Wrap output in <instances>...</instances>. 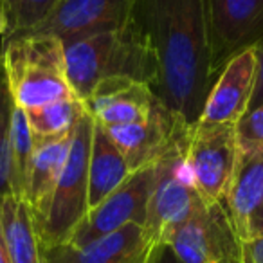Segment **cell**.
Segmentation results:
<instances>
[{"instance_id":"cell-8","label":"cell","mask_w":263,"mask_h":263,"mask_svg":"<svg viewBox=\"0 0 263 263\" xmlns=\"http://www.w3.org/2000/svg\"><path fill=\"white\" fill-rule=\"evenodd\" d=\"M209 69L216 80L245 49L263 44V0H204Z\"/></svg>"},{"instance_id":"cell-26","label":"cell","mask_w":263,"mask_h":263,"mask_svg":"<svg viewBox=\"0 0 263 263\" xmlns=\"http://www.w3.org/2000/svg\"><path fill=\"white\" fill-rule=\"evenodd\" d=\"M243 263H263V236L243 245Z\"/></svg>"},{"instance_id":"cell-12","label":"cell","mask_w":263,"mask_h":263,"mask_svg":"<svg viewBox=\"0 0 263 263\" xmlns=\"http://www.w3.org/2000/svg\"><path fill=\"white\" fill-rule=\"evenodd\" d=\"M132 4L134 0H62L40 26L24 34H47L67 44L121 29L130 22Z\"/></svg>"},{"instance_id":"cell-4","label":"cell","mask_w":263,"mask_h":263,"mask_svg":"<svg viewBox=\"0 0 263 263\" xmlns=\"http://www.w3.org/2000/svg\"><path fill=\"white\" fill-rule=\"evenodd\" d=\"M94 119L85 114L72 130L67 155L44 218L36 223L42 247L67 243L88 213V157Z\"/></svg>"},{"instance_id":"cell-20","label":"cell","mask_w":263,"mask_h":263,"mask_svg":"<svg viewBox=\"0 0 263 263\" xmlns=\"http://www.w3.org/2000/svg\"><path fill=\"white\" fill-rule=\"evenodd\" d=\"M13 110H15V101L9 90L4 63L0 58V204L8 198H16L11 168Z\"/></svg>"},{"instance_id":"cell-16","label":"cell","mask_w":263,"mask_h":263,"mask_svg":"<svg viewBox=\"0 0 263 263\" xmlns=\"http://www.w3.org/2000/svg\"><path fill=\"white\" fill-rule=\"evenodd\" d=\"M70 141H72V132L60 137L36 139L22 195V200L31 208L36 223L44 218L47 211L52 191L69 155Z\"/></svg>"},{"instance_id":"cell-25","label":"cell","mask_w":263,"mask_h":263,"mask_svg":"<svg viewBox=\"0 0 263 263\" xmlns=\"http://www.w3.org/2000/svg\"><path fill=\"white\" fill-rule=\"evenodd\" d=\"M261 103H263V44L258 45V72H256L254 92H252V99L249 103V110L256 108Z\"/></svg>"},{"instance_id":"cell-23","label":"cell","mask_w":263,"mask_h":263,"mask_svg":"<svg viewBox=\"0 0 263 263\" xmlns=\"http://www.w3.org/2000/svg\"><path fill=\"white\" fill-rule=\"evenodd\" d=\"M236 136L238 143L263 146V103L241 117V121L236 124Z\"/></svg>"},{"instance_id":"cell-13","label":"cell","mask_w":263,"mask_h":263,"mask_svg":"<svg viewBox=\"0 0 263 263\" xmlns=\"http://www.w3.org/2000/svg\"><path fill=\"white\" fill-rule=\"evenodd\" d=\"M258 72V47L236 54L216 76L197 123L238 124L247 114Z\"/></svg>"},{"instance_id":"cell-22","label":"cell","mask_w":263,"mask_h":263,"mask_svg":"<svg viewBox=\"0 0 263 263\" xmlns=\"http://www.w3.org/2000/svg\"><path fill=\"white\" fill-rule=\"evenodd\" d=\"M60 2L62 0H0V9L8 20L6 40L38 27Z\"/></svg>"},{"instance_id":"cell-11","label":"cell","mask_w":263,"mask_h":263,"mask_svg":"<svg viewBox=\"0 0 263 263\" xmlns=\"http://www.w3.org/2000/svg\"><path fill=\"white\" fill-rule=\"evenodd\" d=\"M190 128L161 103L146 121L108 126L106 132L134 173L141 168L157 164L173 146L186 139Z\"/></svg>"},{"instance_id":"cell-21","label":"cell","mask_w":263,"mask_h":263,"mask_svg":"<svg viewBox=\"0 0 263 263\" xmlns=\"http://www.w3.org/2000/svg\"><path fill=\"white\" fill-rule=\"evenodd\" d=\"M36 137L27 121V114L22 106L15 105L13 110V124H11V168H13V186H15V197L22 200L24 187H26L27 170L31 164Z\"/></svg>"},{"instance_id":"cell-28","label":"cell","mask_w":263,"mask_h":263,"mask_svg":"<svg viewBox=\"0 0 263 263\" xmlns=\"http://www.w3.org/2000/svg\"><path fill=\"white\" fill-rule=\"evenodd\" d=\"M6 34H8V20H6V15L0 9V40H6Z\"/></svg>"},{"instance_id":"cell-1","label":"cell","mask_w":263,"mask_h":263,"mask_svg":"<svg viewBox=\"0 0 263 263\" xmlns=\"http://www.w3.org/2000/svg\"><path fill=\"white\" fill-rule=\"evenodd\" d=\"M130 24L157 58L155 96L187 126L197 124L215 83L204 0H134Z\"/></svg>"},{"instance_id":"cell-3","label":"cell","mask_w":263,"mask_h":263,"mask_svg":"<svg viewBox=\"0 0 263 263\" xmlns=\"http://www.w3.org/2000/svg\"><path fill=\"white\" fill-rule=\"evenodd\" d=\"M6 76L15 105L24 110L76 96L70 88L63 44L47 34H22L4 42Z\"/></svg>"},{"instance_id":"cell-19","label":"cell","mask_w":263,"mask_h":263,"mask_svg":"<svg viewBox=\"0 0 263 263\" xmlns=\"http://www.w3.org/2000/svg\"><path fill=\"white\" fill-rule=\"evenodd\" d=\"M27 121L36 139H49L70 134L78 121L87 114V106L78 96L26 110Z\"/></svg>"},{"instance_id":"cell-10","label":"cell","mask_w":263,"mask_h":263,"mask_svg":"<svg viewBox=\"0 0 263 263\" xmlns=\"http://www.w3.org/2000/svg\"><path fill=\"white\" fill-rule=\"evenodd\" d=\"M223 204L243 243L263 236V146L238 143Z\"/></svg>"},{"instance_id":"cell-7","label":"cell","mask_w":263,"mask_h":263,"mask_svg":"<svg viewBox=\"0 0 263 263\" xmlns=\"http://www.w3.org/2000/svg\"><path fill=\"white\" fill-rule=\"evenodd\" d=\"M184 154L202 200L222 202L238 155L236 124H193L187 132Z\"/></svg>"},{"instance_id":"cell-6","label":"cell","mask_w":263,"mask_h":263,"mask_svg":"<svg viewBox=\"0 0 263 263\" xmlns=\"http://www.w3.org/2000/svg\"><path fill=\"white\" fill-rule=\"evenodd\" d=\"M164 243L182 263H243L245 243L238 238L223 200L202 202Z\"/></svg>"},{"instance_id":"cell-5","label":"cell","mask_w":263,"mask_h":263,"mask_svg":"<svg viewBox=\"0 0 263 263\" xmlns=\"http://www.w3.org/2000/svg\"><path fill=\"white\" fill-rule=\"evenodd\" d=\"M186 141L187 136L155 164V184L143 223L150 245L168 240L204 202L186 164Z\"/></svg>"},{"instance_id":"cell-27","label":"cell","mask_w":263,"mask_h":263,"mask_svg":"<svg viewBox=\"0 0 263 263\" xmlns=\"http://www.w3.org/2000/svg\"><path fill=\"white\" fill-rule=\"evenodd\" d=\"M0 263H11L8 254V249H6V241L2 236V226H0Z\"/></svg>"},{"instance_id":"cell-17","label":"cell","mask_w":263,"mask_h":263,"mask_svg":"<svg viewBox=\"0 0 263 263\" xmlns=\"http://www.w3.org/2000/svg\"><path fill=\"white\" fill-rule=\"evenodd\" d=\"M130 173L126 159L108 136L106 128L94 121L88 157V211L112 195Z\"/></svg>"},{"instance_id":"cell-9","label":"cell","mask_w":263,"mask_h":263,"mask_svg":"<svg viewBox=\"0 0 263 263\" xmlns=\"http://www.w3.org/2000/svg\"><path fill=\"white\" fill-rule=\"evenodd\" d=\"M154 184L155 164L130 173V177L112 195H108L101 204L87 213L85 220L67 243L85 245L92 240L116 233L130 223L143 227Z\"/></svg>"},{"instance_id":"cell-14","label":"cell","mask_w":263,"mask_h":263,"mask_svg":"<svg viewBox=\"0 0 263 263\" xmlns=\"http://www.w3.org/2000/svg\"><path fill=\"white\" fill-rule=\"evenodd\" d=\"M159 105L152 87L130 78H106L85 99L87 112L105 128L146 121Z\"/></svg>"},{"instance_id":"cell-18","label":"cell","mask_w":263,"mask_h":263,"mask_svg":"<svg viewBox=\"0 0 263 263\" xmlns=\"http://www.w3.org/2000/svg\"><path fill=\"white\" fill-rule=\"evenodd\" d=\"M0 226L11 263H44V247L31 208L20 198L0 204Z\"/></svg>"},{"instance_id":"cell-15","label":"cell","mask_w":263,"mask_h":263,"mask_svg":"<svg viewBox=\"0 0 263 263\" xmlns=\"http://www.w3.org/2000/svg\"><path fill=\"white\" fill-rule=\"evenodd\" d=\"M150 247L143 227L130 223L85 245L44 247V263H141Z\"/></svg>"},{"instance_id":"cell-24","label":"cell","mask_w":263,"mask_h":263,"mask_svg":"<svg viewBox=\"0 0 263 263\" xmlns=\"http://www.w3.org/2000/svg\"><path fill=\"white\" fill-rule=\"evenodd\" d=\"M141 263H182L179 256L173 252V249L168 243H155L148 249L146 256Z\"/></svg>"},{"instance_id":"cell-2","label":"cell","mask_w":263,"mask_h":263,"mask_svg":"<svg viewBox=\"0 0 263 263\" xmlns=\"http://www.w3.org/2000/svg\"><path fill=\"white\" fill-rule=\"evenodd\" d=\"M63 51L70 88L83 103L106 78H130L152 90L157 81V58L130 22L121 29L67 42Z\"/></svg>"}]
</instances>
